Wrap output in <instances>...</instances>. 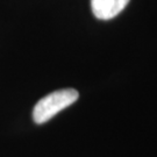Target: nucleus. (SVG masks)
<instances>
[{
  "mask_svg": "<svg viewBox=\"0 0 157 157\" xmlns=\"http://www.w3.org/2000/svg\"><path fill=\"white\" fill-rule=\"evenodd\" d=\"M78 97V92L73 89H63L43 97L33 109V119L35 124H41L49 121L57 113L77 101Z\"/></svg>",
  "mask_w": 157,
  "mask_h": 157,
  "instance_id": "obj_1",
  "label": "nucleus"
},
{
  "mask_svg": "<svg viewBox=\"0 0 157 157\" xmlns=\"http://www.w3.org/2000/svg\"><path fill=\"white\" fill-rule=\"evenodd\" d=\"M129 0H91L94 17L99 20H111L124 11Z\"/></svg>",
  "mask_w": 157,
  "mask_h": 157,
  "instance_id": "obj_2",
  "label": "nucleus"
}]
</instances>
